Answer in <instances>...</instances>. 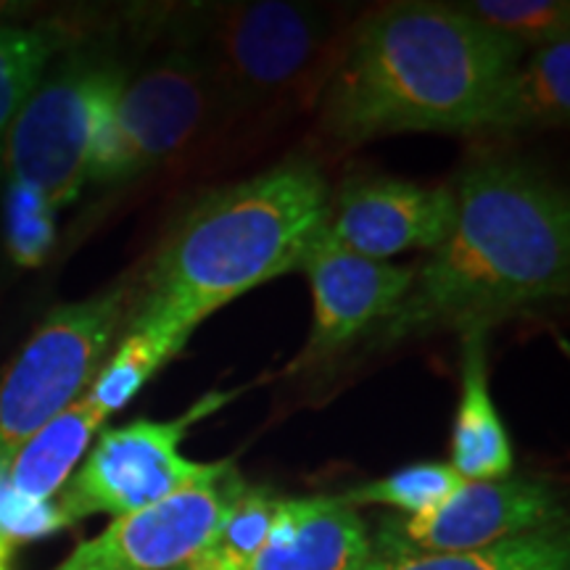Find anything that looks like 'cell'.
Here are the masks:
<instances>
[{"mask_svg":"<svg viewBox=\"0 0 570 570\" xmlns=\"http://www.w3.org/2000/svg\"><path fill=\"white\" fill-rule=\"evenodd\" d=\"M223 114L198 63L180 46L127 77L92 154L88 183L122 185L196 146Z\"/></svg>","mask_w":570,"mask_h":570,"instance_id":"obj_8","label":"cell"},{"mask_svg":"<svg viewBox=\"0 0 570 570\" xmlns=\"http://www.w3.org/2000/svg\"><path fill=\"white\" fill-rule=\"evenodd\" d=\"M63 525L67 520L56 502H27L13 494L6 481V460H0V562H9L17 547L51 537Z\"/></svg>","mask_w":570,"mask_h":570,"instance_id":"obj_23","label":"cell"},{"mask_svg":"<svg viewBox=\"0 0 570 570\" xmlns=\"http://www.w3.org/2000/svg\"><path fill=\"white\" fill-rule=\"evenodd\" d=\"M125 82L127 71L101 56H75L42 75L3 132L9 185L32 190L56 212L75 202Z\"/></svg>","mask_w":570,"mask_h":570,"instance_id":"obj_5","label":"cell"},{"mask_svg":"<svg viewBox=\"0 0 570 570\" xmlns=\"http://www.w3.org/2000/svg\"><path fill=\"white\" fill-rule=\"evenodd\" d=\"M362 570H570V544L560 525H550L479 552L370 558Z\"/></svg>","mask_w":570,"mask_h":570,"instance_id":"obj_18","label":"cell"},{"mask_svg":"<svg viewBox=\"0 0 570 570\" xmlns=\"http://www.w3.org/2000/svg\"><path fill=\"white\" fill-rule=\"evenodd\" d=\"M558 494L541 481H465L433 510L386 518L373 558L479 552L525 533L560 525Z\"/></svg>","mask_w":570,"mask_h":570,"instance_id":"obj_9","label":"cell"},{"mask_svg":"<svg viewBox=\"0 0 570 570\" xmlns=\"http://www.w3.org/2000/svg\"><path fill=\"white\" fill-rule=\"evenodd\" d=\"M104 423L106 417L88 396L48 420L6 460V481L13 494L27 502H51L59 497Z\"/></svg>","mask_w":570,"mask_h":570,"instance_id":"obj_16","label":"cell"},{"mask_svg":"<svg viewBox=\"0 0 570 570\" xmlns=\"http://www.w3.org/2000/svg\"><path fill=\"white\" fill-rule=\"evenodd\" d=\"M462 483L465 479L452 465L420 462V465L396 470L381 481L356 487L336 499L352 510L362 508V504H386V508H396L407 515H420V512L433 510L446 497H452Z\"/></svg>","mask_w":570,"mask_h":570,"instance_id":"obj_21","label":"cell"},{"mask_svg":"<svg viewBox=\"0 0 570 570\" xmlns=\"http://www.w3.org/2000/svg\"><path fill=\"white\" fill-rule=\"evenodd\" d=\"M452 6L523 53L570 38L568 0H462Z\"/></svg>","mask_w":570,"mask_h":570,"instance_id":"obj_19","label":"cell"},{"mask_svg":"<svg viewBox=\"0 0 570 570\" xmlns=\"http://www.w3.org/2000/svg\"><path fill=\"white\" fill-rule=\"evenodd\" d=\"M370 558L360 512L336 497L283 499L262 550L238 570H362Z\"/></svg>","mask_w":570,"mask_h":570,"instance_id":"obj_13","label":"cell"},{"mask_svg":"<svg viewBox=\"0 0 570 570\" xmlns=\"http://www.w3.org/2000/svg\"><path fill=\"white\" fill-rule=\"evenodd\" d=\"M298 269L309 277L315 317L309 338L288 365V373L317 365L356 344L370 327L394 312L415 277V265L367 259L327 238L323 227L306 246Z\"/></svg>","mask_w":570,"mask_h":570,"instance_id":"obj_11","label":"cell"},{"mask_svg":"<svg viewBox=\"0 0 570 570\" xmlns=\"http://www.w3.org/2000/svg\"><path fill=\"white\" fill-rule=\"evenodd\" d=\"M246 483L230 465L219 479L180 491L154 508L114 518L56 570H175L202 550Z\"/></svg>","mask_w":570,"mask_h":570,"instance_id":"obj_10","label":"cell"},{"mask_svg":"<svg viewBox=\"0 0 570 570\" xmlns=\"http://www.w3.org/2000/svg\"><path fill=\"white\" fill-rule=\"evenodd\" d=\"M327 202V180L312 159L281 161L202 196L169 227L142 283H135L127 325L188 341L217 309L298 269Z\"/></svg>","mask_w":570,"mask_h":570,"instance_id":"obj_3","label":"cell"},{"mask_svg":"<svg viewBox=\"0 0 570 570\" xmlns=\"http://www.w3.org/2000/svg\"><path fill=\"white\" fill-rule=\"evenodd\" d=\"M56 209L32 190L9 185L6 196V244L21 267L40 265L53 244Z\"/></svg>","mask_w":570,"mask_h":570,"instance_id":"obj_22","label":"cell"},{"mask_svg":"<svg viewBox=\"0 0 570 570\" xmlns=\"http://www.w3.org/2000/svg\"><path fill=\"white\" fill-rule=\"evenodd\" d=\"M135 283H117L42 320L0 375V460L88 394L135 309Z\"/></svg>","mask_w":570,"mask_h":570,"instance_id":"obj_6","label":"cell"},{"mask_svg":"<svg viewBox=\"0 0 570 570\" xmlns=\"http://www.w3.org/2000/svg\"><path fill=\"white\" fill-rule=\"evenodd\" d=\"M454 223L452 185H420L399 177H352L331 194L323 230L348 252L389 262L433 252Z\"/></svg>","mask_w":570,"mask_h":570,"instance_id":"obj_12","label":"cell"},{"mask_svg":"<svg viewBox=\"0 0 570 570\" xmlns=\"http://www.w3.org/2000/svg\"><path fill=\"white\" fill-rule=\"evenodd\" d=\"M465 481H499L512 473V444L489 391L487 333H465L452 462Z\"/></svg>","mask_w":570,"mask_h":570,"instance_id":"obj_14","label":"cell"},{"mask_svg":"<svg viewBox=\"0 0 570 570\" xmlns=\"http://www.w3.org/2000/svg\"><path fill=\"white\" fill-rule=\"evenodd\" d=\"M0 570H9V562H0Z\"/></svg>","mask_w":570,"mask_h":570,"instance_id":"obj_25","label":"cell"},{"mask_svg":"<svg viewBox=\"0 0 570 570\" xmlns=\"http://www.w3.org/2000/svg\"><path fill=\"white\" fill-rule=\"evenodd\" d=\"M185 344L188 341L159 327L127 325L122 338L117 341V348L98 370L85 396L109 420L114 412L127 407L138 396V391L183 352Z\"/></svg>","mask_w":570,"mask_h":570,"instance_id":"obj_17","label":"cell"},{"mask_svg":"<svg viewBox=\"0 0 570 570\" xmlns=\"http://www.w3.org/2000/svg\"><path fill=\"white\" fill-rule=\"evenodd\" d=\"M56 48L59 35L53 30L0 24V135L38 88Z\"/></svg>","mask_w":570,"mask_h":570,"instance_id":"obj_20","label":"cell"},{"mask_svg":"<svg viewBox=\"0 0 570 570\" xmlns=\"http://www.w3.org/2000/svg\"><path fill=\"white\" fill-rule=\"evenodd\" d=\"M570 117V38L529 51L504 77L479 132H520L566 127Z\"/></svg>","mask_w":570,"mask_h":570,"instance_id":"obj_15","label":"cell"},{"mask_svg":"<svg viewBox=\"0 0 570 570\" xmlns=\"http://www.w3.org/2000/svg\"><path fill=\"white\" fill-rule=\"evenodd\" d=\"M454 223L415 265L407 294L362 336L383 348L433 333H487L568 296L570 202L520 156L481 154L452 185Z\"/></svg>","mask_w":570,"mask_h":570,"instance_id":"obj_1","label":"cell"},{"mask_svg":"<svg viewBox=\"0 0 570 570\" xmlns=\"http://www.w3.org/2000/svg\"><path fill=\"white\" fill-rule=\"evenodd\" d=\"M21 6L17 3H0V24H3L6 17H13V13H19Z\"/></svg>","mask_w":570,"mask_h":570,"instance_id":"obj_24","label":"cell"},{"mask_svg":"<svg viewBox=\"0 0 570 570\" xmlns=\"http://www.w3.org/2000/svg\"><path fill=\"white\" fill-rule=\"evenodd\" d=\"M352 27L346 11L304 0L190 3L169 38L198 63L223 119L317 111Z\"/></svg>","mask_w":570,"mask_h":570,"instance_id":"obj_4","label":"cell"},{"mask_svg":"<svg viewBox=\"0 0 570 570\" xmlns=\"http://www.w3.org/2000/svg\"><path fill=\"white\" fill-rule=\"evenodd\" d=\"M227 399L209 394L177 420H132L104 431L82 468L59 491L56 508L67 525L90 515H132L219 479L233 460L194 462L185 458L180 444L190 425L223 407Z\"/></svg>","mask_w":570,"mask_h":570,"instance_id":"obj_7","label":"cell"},{"mask_svg":"<svg viewBox=\"0 0 570 570\" xmlns=\"http://www.w3.org/2000/svg\"><path fill=\"white\" fill-rule=\"evenodd\" d=\"M523 51L452 3H383L356 17L317 106V132L348 148L407 132H479Z\"/></svg>","mask_w":570,"mask_h":570,"instance_id":"obj_2","label":"cell"}]
</instances>
